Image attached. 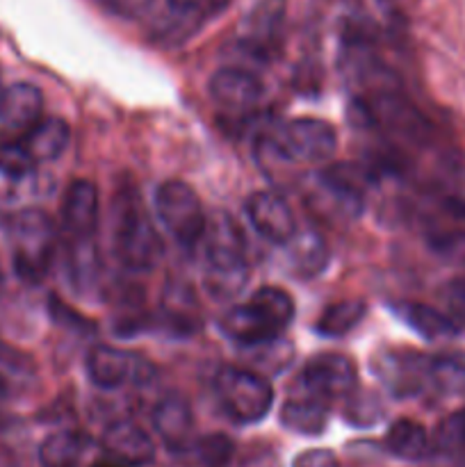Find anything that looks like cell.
<instances>
[{
    "instance_id": "4316f807",
    "label": "cell",
    "mask_w": 465,
    "mask_h": 467,
    "mask_svg": "<svg viewBox=\"0 0 465 467\" xmlns=\"http://www.w3.org/2000/svg\"><path fill=\"white\" fill-rule=\"evenodd\" d=\"M292 244V263L299 269L301 276H315L322 272L328 263V249L326 242L317 235L315 231L296 233Z\"/></svg>"
},
{
    "instance_id": "8fae6325",
    "label": "cell",
    "mask_w": 465,
    "mask_h": 467,
    "mask_svg": "<svg viewBox=\"0 0 465 467\" xmlns=\"http://www.w3.org/2000/svg\"><path fill=\"white\" fill-rule=\"evenodd\" d=\"M310 203L328 213V217L356 219L363 214V185L358 171L349 167H333L319 171L310 190Z\"/></svg>"
},
{
    "instance_id": "ac0fdd59",
    "label": "cell",
    "mask_w": 465,
    "mask_h": 467,
    "mask_svg": "<svg viewBox=\"0 0 465 467\" xmlns=\"http://www.w3.org/2000/svg\"><path fill=\"white\" fill-rule=\"evenodd\" d=\"M103 450L123 465H149L155 459V445L149 433L130 420L112 422L103 431Z\"/></svg>"
},
{
    "instance_id": "44dd1931",
    "label": "cell",
    "mask_w": 465,
    "mask_h": 467,
    "mask_svg": "<svg viewBox=\"0 0 465 467\" xmlns=\"http://www.w3.org/2000/svg\"><path fill=\"white\" fill-rule=\"evenodd\" d=\"M278 420L287 431L299 436H319L328 424V401L301 392L283 404Z\"/></svg>"
},
{
    "instance_id": "7a4b0ae2",
    "label": "cell",
    "mask_w": 465,
    "mask_h": 467,
    "mask_svg": "<svg viewBox=\"0 0 465 467\" xmlns=\"http://www.w3.org/2000/svg\"><path fill=\"white\" fill-rule=\"evenodd\" d=\"M205 290L212 299L231 301L249 281L246 242L240 226L226 213L214 214L205 226Z\"/></svg>"
},
{
    "instance_id": "7402d4cb",
    "label": "cell",
    "mask_w": 465,
    "mask_h": 467,
    "mask_svg": "<svg viewBox=\"0 0 465 467\" xmlns=\"http://www.w3.org/2000/svg\"><path fill=\"white\" fill-rule=\"evenodd\" d=\"M383 445H386V450L392 456H397L401 461H408V463H418V461L429 459L436 451L427 429L408 418H401L390 424V429L386 431V438H383Z\"/></svg>"
},
{
    "instance_id": "2e32d148",
    "label": "cell",
    "mask_w": 465,
    "mask_h": 467,
    "mask_svg": "<svg viewBox=\"0 0 465 467\" xmlns=\"http://www.w3.org/2000/svg\"><path fill=\"white\" fill-rule=\"evenodd\" d=\"M208 94L228 112H246L263 100L264 85L258 76L244 68H219L208 82Z\"/></svg>"
},
{
    "instance_id": "d6986e66",
    "label": "cell",
    "mask_w": 465,
    "mask_h": 467,
    "mask_svg": "<svg viewBox=\"0 0 465 467\" xmlns=\"http://www.w3.org/2000/svg\"><path fill=\"white\" fill-rule=\"evenodd\" d=\"M44 114V94L30 82H14L0 89V121L12 130L27 132Z\"/></svg>"
},
{
    "instance_id": "83f0119b",
    "label": "cell",
    "mask_w": 465,
    "mask_h": 467,
    "mask_svg": "<svg viewBox=\"0 0 465 467\" xmlns=\"http://www.w3.org/2000/svg\"><path fill=\"white\" fill-rule=\"evenodd\" d=\"M433 450L445 451V454L465 450V409L456 410L438 424L436 436H433Z\"/></svg>"
},
{
    "instance_id": "cb8c5ba5",
    "label": "cell",
    "mask_w": 465,
    "mask_h": 467,
    "mask_svg": "<svg viewBox=\"0 0 465 467\" xmlns=\"http://www.w3.org/2000/svg\"><path fill=\"white\" fill-rule=\"evenodd\" d=\"M429 386L447 397L465 395V351L429 356Z\"/></svg>"
},
{
    "instance_id": "3957f363",
    "label": "cell",
    "mask_w": 465,
    "mask_h": 467,
    "mask_svg": "<svg viewBox=\"0 0 465 467\" xmlns=\"http://www.w3.org/2000/svg\"><path fill=\"white\" fill-rule=\"evenodd\" d=\"M112 246L119 263L130 272H150L158 265L162 244L135 192H121L117 196Z\"/></svg>"
},
{
    "instance_id": "f546056e",
    "label": "cell",
    "mask_w": 465,
    "mask_h": 467,
    "mask_svg": "<svg viewBox=\"0 0 465 467\" xmlns=\"http://www.w3.org/2000/svg\"><path fill=\"white\" fill-rule=\"evenodd\" d=\"M378 418H381V406H378L377 397L372 392L356 388L346 397V420L354 427H372Z\"/></svg>"
},
{
    "instance_id": "8992f818",
    "label": "cell",
    "mask_w": 465,
    "mask_h": 467,
    "mask_svg": "<svg viewBox=\"0 0 465 467\" xmlns=\"http://www.w3.org/2000/svg\"><path fill=\"white\" fill-rule=\"evenodd\" d=\"M14 272L21 281L39 283L48 274L55 249L53 222L41 210H23L14 219Z\"/></svg>"
},
{
    "instance_id": "836d02e7",
    "label": "cell",
    "mask_w": 465,
    "mask_h": 467,
    "mask_svg": "<svg viewBox=\"0 0 465 467\" xmlns=\"http://www.w3.org/2000/svg\"><path fill=\"white\" fill-rule=\"evenodd\" d=\"M447 299H450L451 308L465 317V278L451 283L450 290H447Z\"/></svg>"
},
{
    "instance_id": "d590c367",
    "label": "cell",
    "mask_w": 465,
    "mask_h": 467,
    "mask_svg": "<svg viewBox=\"0 0 465 467\" xmlns=\"http://www.w3.org/2000/svg\"><path fill=\"white\" fill-rule=\"evenodd\" d=\"M91 467H126V465L119 463V461L109 459V456H108V459H103V461H96V463L91 465Z\"/></svg>"
},
{
    "instance_id": "484cf974",
    "label": "cell",
    "mask_w": 465,
    "mask_h": 467,
    "mask_svg": "<svg viewBox=\"0 0 465 467\" xmlns=\"http://www.w3.org/2000/svg\"><path fill=\"white\" fill-rule=\"evenodd\" d=\"M87 450V438L78 431H59L39 447L41 467H78Z\"/></svg>"
},
{
    "instance_id": "52a82bcc",
    "label": "cell",
    "mask_w": 465,
    "mask_h": 467,
    "mask_svg": "<svg viewBox=\"0 0 465 467\" xmlns=\"http://www.w3.org/2000/svg\"><path fill=\"white\" fill-rule=\"evenodd\" d=\"M360 99L367 103L374 126L381 128L399 144L422 146L431 140V123L410 103L408 96L401 94L399 87H388Z\"/></svg>"
},
{
    "instance_id": "603a6c76",
    "label": "cell",
    "mask_w": 465,
    "mask_h": 467,
    "mask_svg": "<svg viewBox=\"0 0 465 467\" xmlns=\"http://www.w3.org/2000/svg\"><path fill=\"white\" fill-rule=\"evenodd\" d=\"M71 128L62 117H41L23 137V146L35 162H53L67 150Z\"/></svg>"
},
{
    "instance_id": "9c48e42d",
    "label": "cell",
    "mask_w": 465,
    "mask_h": 467,
    "mask_svg": "<svg viewBox=\"0 0 465 467\" xmlns=\"http://www.w3.org/2000/svg\"><path fill=\"white\" fill-rule=\"evenodd\" d=\"M369 368L383 388L399 400L419 395L429 386V356L408 347H381Z\"/></svg>"
},
{
    "instance_id": "7c38bea8",
    "label": "cell",
    "mask_w": 465,
    "mask_h": 467,
    "mask_svg": "<svg viewBox=\"0 0 465 467\" xmlns=\"http://www.w3.org/2000/svg\"><path fill=\"white\" fill-rule=\"evenodd\" d=\"M85 368L91 383L103 388V390H117V388L126 386L128 381H135L137 386H141L153 377V365L149 360L108 345L94 347L87 354Z\"/></svg>"
},
{
    "instance_id": "e575fe53",
    "label": "cell",
    "mask_w": 465,
    "mask_h": 467,
    "mask_svg": "<svg viewBox=\"0 0 465 467\" xmlns=\"http://www.w3.org/2000/svg\"><path fill=\"white\" fill-rule=\"evenodd\" d=\"M201 3H203V0H167L171 12H196V7H199Z\"/></svg>"
},
{
    "instance_id": "ba28073f",
    "label": "cell",
    "mask_w": 465,
    "mask_h": 467,
    "mask_svg": "<svg viewBox=\"0 0 465 467\" xmlns=\"http://www.w3.org/2000/svg\"><path fill=\"white\" fill-rule=\"evenodd\" d=\"M272 140L281 153L296 164H326L337 150L336 128L315 117L292 119Z\"/></svg>"
},
{
    "instance_id": "8d00e7d4",
    "label": "cell",
    "mask_w": 465,
    "mask_h": 467,
    "mask_svg": "<svg viewBox=\"0 0 465 467\" xmlns=\"http://www.w3.org/2000/svg\"><path fill=\"white\" fill-rule=\"evenodd\" d=\"M228 3H231V0H208V5L212 12H222V9H226Z\"/></svg>"
},
{
    "instance_id": "d4e9b609",
    "label": "cell",
    "mask_w": 465,
    "mask_h": 467,
    "mask_svg": "<svg viewBox=\"0 0 465 467\" xmlns=\"http://www.w3.org/2000/svg\"><path fill=\"white\" fill-rule=\"evenodd\" d=\"M365 315H367V304L363 299H342L319 315L315 331L324 337H342L354 331Z\"/></svg>"
},
{
    "instance_id": "ffe728a7",
    "label": "cell",
    "mask_w": 465,
    "mask_h": 467,
    "mask_svg": "<svg viewBox=\"0 0 465 467\" xmlns=\"http://www.w3.org/2000/svg\"><path fill=\"white\" fill-rule=\"evenodd\" d=\"M392 313L406 327L413 328L419 337H424L429 342L450 340V337L459 336V324L450 315L431 308V306L415 304V301H399V304H392Z\"/></svg>"
},
{
    "instance_id": "6da1fadb",
    "label": "cell",
    "mask_w": 465,
    "mask_h": 467,
    "mask_svg": "<svg viewBox=\"0 0 465 467\" xmlns=\"http://www.w3.org/2000/svg\"><path fill=\"white\" fill-rule=\"evenodd\" d=\"M294 299L285 290L263 285L246 304L232 306L219 322L223 336L240 347H260L278 340L294 319Z\"/></svg>"
},
{
    "instance_id": "f1b7e54d",
    "label": "cell",
    "mask_w": 465,
    "mask_h": 467,
    "mask_svg": "<svg viewBox=\"0 0 465 467\" xmlns=\"http://www.w3.org/2000/svg\"><path fill=\"white\" fill-rule=\"evenodd\" d=\"M35 160L27 153L23 141H3L0 144V173L7 178H26L35 169Z\"/></svg>"
},
{
    "instance_id": "d6a6232c",
    "label": "cell",
    "mask_w": 465,
    "mask_h": 467,
    "mask_svg": "<svg viewBox=\"0 0 465 467\" xmlns=\"http://www.w3.org/2000/svg\"><path fill=\"white\" fill-rule=\"evenodd\" d=\"M105 7L112 9L114 14L126 18H140L153 5V0H103Z\"/></svg>"
},
{
    "instance_id": "74e56055",
    "label": "cell",
    "mask_w": 465,
    "mask_h": 467,
    "mask_svg": "<svg viewBox=\"0 0 465 467\" xmlns=\"http://www.w3.org/2000/svg\"><path fill=\"white\" fill-rule=\"evenodd\" d=\"M3 281H5V274H3V267H0V285H3Z\"/></svg>"
},
{
    "instance_id": "5b68a950",
    "label": "cell",
    "mask_w": 465,
    "mask_h": 467,
    "mask_svg": "<svg viewBox=\"0 0 465 467\" xmlns=\"http://www.w3.org/2000/svg\"><path fill=\"white\" fill-rule=\"evenodd\" d=\"M155 213L164 231L176 240V244L191 249L205 235L208 217L203 213L194 187L182 181H164L155 190Z\"/></svg>"
},
{
    "instance_id": "4dcf8cb0",
    "label": "cell",
    "mask_w": 465,
    "mask_h": 467,
    "mask_svg": "<svg viewBox=\"0 0 465 467\" xmlns=\"http://www.w3.org/2000/svg\"><path fill=\"white\" fill-rule=\"evenodd\" d=\"M191 450L199 454V459L210 467H222L232 456V441L223 433H210L199 438Z\"/></svg>"
},
{
    "instance_id": "30bf717a",
    "label": "cell",
    "mask_w": 465,
    "mask_h": 467,
    "mask_svg": "<svg viewBox=\"0 0 465 467\" xmlns=\"http://www.w3.org/2000/svg\"><path fill=\"white\" fill-rule=\"evenodd\" d=\"M301 390L317 400H346L358 388L356 365L342 354H317L304 365L299 374Z\"/></svg>"
},
{
    "instance_id": "277c9868",
    "label": "cell",
    "mask_w": 465,
    "mask_h": 467,
    "mask_svg": "<svg viewBox=\"0 0 465 467\" xmlns=\"http://www.w3.org/2000/svg\"><path fill=\"white\" fill-rule=\"evenodd\" d=\"M214 390L222 409L237 424L263 422L274 406L272 383L260 374L235 365L219 369L214 377Z\"/></svg>"
},
{
    "instance_id": "5bb4252c",
    "label": "cell",
    "mask_w": 465,
    "mask_h": 467,
    "mask_svg": "<svg viewBox=\"0 0 465 467\" xmlns=\"http://www.w3.org/2000/svg\"><path fill=\"white\" fill-rule=\"evenodd\" d=\"M153 427L162 445L173 454H185L196 442L194 410L182 395H167L153 409Z\"/></svg>"
},
{
    "instance_id": "4fadbf2b",
    "label": "cell",
    "mask_w": 465,
    "mask_h": 467,
    "mask_svg": "<svg viewBox=\"0 0 465 467\" xmlns=\"http://www.w3.org/2000/svg\"><path fill=\"white\" fill-rule=\"evenodd\" d=\"M246 217L251 226L269 244L287 246L296 235V219L283 196L272 190L253 192L246 201Z\"/></svg>"
},
{
    "instance_id": "1f68e13d",
    "label": "cell",
    "mask_w": 465,
    "mask_h": 467,
    "mask_svg": "<svg viewBox=\"0 0 465 467\" xmlns=\"http://www.w3.org/2000/svg\"><path fill=\"white\" fill-rule=\"evenodd\" d=\"M292 467H340V463L331 450H308L292 461Z\"/></svg>"
},
{
    "instance_id": "e0dca14e",
    "label": "cell",
    "mask_w": 465,
    "mask_h": 467,
    "mask_svg": "<svg viewBox=\"0 0 465 467\" xmlns=\"http://www.w3.org/2000/svg\"><path fill=\"white\" fill-rule=\"evenodd\" d=\"M62 223L67 235L78 244H87L98 226V190L91 181H73L64 192Z\"/></svg>"
},
{
    "instance_id": "9a60e30c",
    "label": "cell",
    "mask_w": 465,
    "mask_h": 467,
    "mask_svg": "<svg viewBox=\"0 0 465 467\" xmlns=\"http://www.w3.org/2000/svg\"><path fill=\"white\" fill-rule=\"evenodd\" d=\"M427 242L436 254L465 263V201L442 199L427 222Z\"/></svg>"
}]
</instances>
